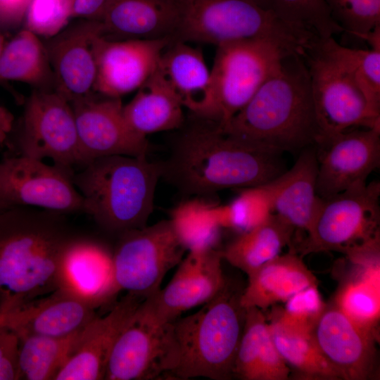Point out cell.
<instances>
[{"label":"cell","mask_w":380,"mask_h":380,"mask_svg":"<svg viewBox=\"0 0 380 380\" xmlns=\"http://www.w3.org/2000/svg\"><path fill=\"white\" fill-rule=\"evenodd\" d=\"M65 215L27 206L0 210V315L57 289L63 254L77 236Z\"/></svg>","instance_id":"obj_1"},{"label":"cell","mask_w":380,"mask_h":380,"mask_svg":"<svg viewBox=\"0 0 380 380\" xmlns=\"http://www.w3.org/2000/svg\"><path fill=\"white\" fill-rule=\"evenodd\" d=\"M281 155L229 135L209 122L178 138L167 162L160 164L161 176L189 194L244 189L264 184L285 171Z\"/></svg>","instance_id":"obj_2"},{"label":"cell","mask_w":380,"mask_h":380,"mask_svg":"<svg viewBox=\"0 0 380 380\" xmlns=\"http://www.w3.org/2000/svg\"><path fill=\"white\" fill-rule=\"evenodd\" d=\"M221 129L281 153L315 146L322 134L303 55H286L246 105Z\"/></svg>","instance_id":"obj_3"},{"label":"cell","mask_w":380,"mask_h":380,"mask_svg":"<svg viewBox=\"0 0 380 380\" xmlns=\"http://www.w3.org/2000/svg\"><path fill=\"white\" fill-rule=\"evenodd\" d=\"M160 163L146 156L97 158L72 176L84 213L103 230L120 234L146 226L153 208Z\"/></svg>","instance_id":"obj_4"},{"label":"cell","mask_w":380,"mask_h":380,"mask_svg":"<svg viewBox=\"0 0 380 380\" xmlns=\"http://www.w3.org/2000/svg\"><path fill=\"white\" fill-rule=\"evenodd\" d=\"M242 290L227 280L199 310L172 322L179 353L172 376L213 380L234 377L246 315L240 302Z\"/></svg>","instance_id":"obj_5"},{"label":"cell","mask_w":380,"mask_h":380,"mask_svg":"<svg viewBox=\"0 0 380 380\" xmlns=\"http://www.w3.org/2000/svg\"><path fill=\"white\" fill-rule=\"evenodd\" d=\"M173 41L220 44L268 38L302 53L311 38L286 24L255 0H172Z\"/></svg>","instance_id":"obj_6"},{"label":"cell","mask_w":380,"mask_h":380,"mask_svg":"<svg viewBox=\"0 0 380 380\" xmlns=\"http://www.w3.org/2000/svg\"><path fill=\"white\" fill-rule=\"evenodd\" d=\"M217 46L210 70L213 102L206 120L221 129L246 105L283 58L296 52L268 38L239 39Z\"/></svg>","instance_id":"obj_7"},{"label":"cell","mask_w":380,"mask_h":380,"mask_svg":"<svg viewBox=\"0 0 380 380\" xmlns=\"http://www.w3.org/2000/svg\"><path fill=\"white\" fill-rule=\"evenodd\" d=\"M380 183L369 184L321 198L300 255L325 251L348 253L379 238Z\"/></svg>","instance_id":"obj_8"},{"label":"cell","mask_w":380,"mask_h":380,"mask_svg":"<svg viewBox=\"0 0 380 380\" xmlns=\"http://www.w3.org/2000/svg\"><path fill=\"white\" fill-rule=\"evenodd\" d=\"M13 145L16 155L50 158L53 164L73 171L82 167L72 108L55 91L33 89Z\"/></svg>","instance_id":"obj_9"},{"label":"cell","mask_w":380,"mask_h":380,"mask_svg":"<svg viewBox=\"0 0 380 380\" xmlns=\"http://www.w3.org/2000/svg\"><path fill=\"white\" fill-rule=\"evenodd\" d=\"M114 251V274L118 288L144 298L160 289L165 274L186 252L169 220L125 232Z\"/></svg>","instance_id":"obj_10"},{"label":"cell","mask_w":380,"mask_h":380,"mask_svg":"<svg viewBox=\"0 0 380 380\" xmlns=\"http://www.w3.org/2000/svg\"><path fill=\"white\" fill-rule=\"evenodd\" d=\"M179 360L172 322L139 305L110 354L104 379L151 380L172 376Z\"/></svg>","instance_id":"obj_11"},{"label":"cell","mask_w":380,"mask_h":380,"mask_svg":"<svg viewBox=\"0 0 380 380\" xmlns=\"http://www.w3.org/2000/svg\"><path fill=\"white\" fill-rule=\"evenodd\" d=\"M75 171L23 155L0 160V210L33 207L62 214L84 213Z\"/></svg>","instance_id":"obj_12"},{"label":"cell","mask_w":380,"mask_h":380,"mask_svg":"<svg viewBox=\"0 0 380 380\" xmlns=\"http://www.w3.org/2000/svg\"><path fill=\"white\" fill-rule=\"evenodd\" d=\"M305 60L315 113L322 137L352 127L380 129V110L373 108L353 80L310 44Z\"/></svg>","instance_id":"obj_13"},{"label":"cell","mask_w":380,"mask_h":380,"mask_svg":"<svg viewBox=\"0 0 380 380\" xmlns=\"http://www.w3.org/2000/svg\"><path fill=\"white\" fill-rule=\"evenodd\" d=\"M315 147L317 193L329 197L367 183L380 164V129H348L323 137Z\"/></svg>","instance_id":"obj_14"},{"label":"cell","mask_w":380,"mask_h":380,"mask_svg":"<svg viewBox=\"0 0 380 380\" xmlns=\"http://www.w3.org/2000/svg\"><path fill=\"white\" fill-rule=\"evenodd\" d=\"M77 126L82 167L103 156H146L148 142L123 115L120 99L98 94L70 103Z\"/></svg>","instance_id":"obj_15"},{"label":"cell","mask_w":380,"mask_h":380,"mask_svg":"<svg viewBox=\"0 0 380 380\" xmlns=\"http://www.w3.org/2000/svg\"><path fill=\"white\" fill-rule=\"evenodd\" d=\"M312 335L324 357L343 380H367L376 375V329L355 321L336 303L326 305Z\"/></svg>","instance_id":"obj_16"},{"label":"cell","mask_w":380,"mask_h":380,"mask_svg":"<svg viewBox=\"0 0 380 380\" xmlns=\"http://www.w3.org/2000/svg\"><path fill=\"white\" fill-rule=\"evenodd\" d=\"M172 42V38L113 40L97 36L94 92L120 99L137 90L156 71L162 53Z\"/></svg>","instance_id":"obj_17"},{"label":"cell","mask_w":380,"mask_h":380,"mask_svg":"<svg viewBox=\"0 0 380 380\" xmlns=\"http://www.w3.org/2000/svg\"><path fill=\"white\" fill-rule=\"evenodd\" d=\"M221 251L187 255L168 284L141 302L151 315L164 322H173L181 315L214 298L226 283L222 268Z\"/></svg>","instance_id":"obj_18"},{"label":"cell","mask_w":380,"mask_h":380,"mask_svg":"<svg viewBox=\"0 0 380 380\" xmlns=\"http://www.w3.org/2000/svg\"><path fill=\"white\" fill-rule=\"evenodd\" d=\"M101 21L82 19L43 41L54 77V91L70 103L95 94L96 37Z\"/></svg>","instance_id":"obj_19"},{"label":"cell","mask_w":380,"mask_h":380,"mask_svg":"<svg viewBox=\"0 0 380 380\" xmlns=\"http://www.w3.org/2000/svg\"><path fill=\"white\" fill-rule=\"evenodd\" d=\"M57 289L94 310L113 302L120 290L115 278L113 251L98 241L76 236L63 254Z\"/></svg>","instance_id":"obj_20"},{"label":"cell","mask_w":380,"mask_h":380,"mask_svg":"<svg viewBox=\"0 0 380 380\" xmlns=\"http://www.w3.org/2000/svg\"><path fill=\"white\" fill-rule=\"evenodd\" d=\"M144 299L127 293L107 314L96 315L81 331L72 353L54 380L104 379L112 349Z\"/></svg>","instance_id":"obj_21"},{"label":"cell","mask_w":380,"mask_h":380,"mask_svg":"<svg viewBox=\"0 0 380 380\" xmlns=\"http://www.w3.org/2000/svg\"><path fill=\"white\" fill-rule=\"evenodd\" d=\"M95 310L57 289L0 315V324L18 338L63 337L80 331L96 316Z\"/></svg>","instance_id":"obj_22"},{"label":"cell","mask_w":380,"mask_h":380,"mask_svg":"<svg viewBox=\"0 0 380 380\" xmlns=\"http://www.w3.org/2000/svg\"><path fill=\"white\" fill-rule=\"evenodd\" d=\"M317 160L315 146L302 150L294 165L264 184L272 213L295 229H310L320 197L317 193Z\"/></svg>","instance_id":"obj_23"},{"label":"cell","mask_w":380,"mask_h":380,"mask_svg":"<svg viewBox=\"0 0 380 380\" xmlns=\"http://www.w3.org/2000/svg\"><path fill=\"white\" fill-rule=\"evenodd\" d=\"M157 71L184 108L208 118L213 102L210 70L199 49L173 41L162 53Z\"/></svg>","instance_id":"obj_24"},{"label":"cell","mask_w":380,"mask_h":380,"mask_svg":"<svg viewBox=\"0 0 380 380\" xmlns=\"http://www.w3.org/2000/svg\"><path fill=\"white\" fill-rule=\"evenodd\" d=\"M101 23L108 39H173L176 12L172 0H108Z\"/></svg>","instance_id":"obj_25"},{"label":"cell","mask_w":380,"mask_h":380,"mask_svg":"<svg viewBox=\"0 0 380 380\" xmlns=\"http://www.w3.org/2000/svg\"><path fill=\"white\" fill-rule=\"evenodd\" d=\"M240 302L245 308L262 311L286 303L295 294L312 286L318 280L296 252L280 254L248 275Z\"/></svg>","instance_id":"obj_26"},{"label":"cell","mask_w":380,"mask_h":380,"mask_svg":"<svg viewBox=\"0 0 380 380\" xmlns=\"http://www.w3.org/2000/svg\"><path fill=\"white\" fill-rule=\"evenodd\" d=\"M184 107L156 71L137 89L134 98L123 106L128 125L143 137L180 127Z\"/></svg>","instance_id":"obj_27"},{"label":"cell","mask_w":380,"mask_h":380,"mask_svg":"<svg viewBox=\"0 0 380 380\" xmlns=\"http://www.w3.org/2000/svg\"><path fill=\"white\" fill-rule=\"evenodd\" d=\"M265 315L274 343L290 368L302 379L341 380V374L328 362L317 346L312 331L282 319L272 309Z\"/></svg>","instance_id":"obj_28"},{"label":"cell","mask_w":380,"mask_h":380,"mask_svg":"<svg viewBox=\"0 0 380 380\" xmlns=\"http://www.w3.org/2000/svg\"><path fill=\"white\" fill-rule=\"evenodd\" d=\"M295 229L272 213L264 222L239 234L223 251L222 258L247 275L281 254Z\"/></svg>","instance_id":"obj_29"},{"label":"cell","mask_w":380,"mask_h":380,"mask_svg":"<svg viewBox=\"0 0 380 380\" xmlns=\"http://www.w3.org/2000/svg\"><path fill=\"white\" fill-rule=\"evenodd\" d=\"M14 80L34 89L54 91V77L43 41L23 29L6 42L0 54V82Z\"/></svg>","instance_id":"obj_30"},{"label":"cell","mask_w":380,"mask_h":380,"mask_svg":"<svg viewBox=\"0 0 380 380\" xmlns=\"http://www.w3.org/2000/svg\"><path fill=\"white\" fill-rule=\"evenodd\" d=\"M81 331L63 337L18 338V380H54L72 353Z\"/></svg>","instance_id":"obj_31"},{"label":"cell","mask_w":380,"mask_h":380,"mask_svg":"<svg viewBox=\"0 0 380 380\" xmlns=\"http://www.w3.org/2000/svg\"><path fill=\"white\" fill-rule=\"evenodd\" d=\"M169 221L187 253H204L217 249L222 227L217 205L196 198L186 201L172 210Z\"/></svg>","instance_id":"obj_32"},{"label":"cell","mask_w":380,"mask_h":380,"mask_svg":"<svg viewBox=\"0 0 380 380\" xmlns=\"http://www.w3.org/2000/svg\"><path fill=\"white\" fill-rule=\"evenodd\" d=\"M311 44L345 71L372 106L380 110V50L346 47L334 37L317 39Z\"/></svg>","instance_id":"obj_33"},{"label":"cell","mask_w":380,"mask_h":380,"mask_svg":"<svg viewBox=\"0 0 380 380\" xmlns=\"http://www.w3.org/2000/svg\"><path fill=\"white\" fill-rule=\"evenodd\" d=\"M276 350L264 311L246 308L243 333L237 350L234 377L257 380L260 369L272 357Z\"/></svg>","instance_id":"obj_34"},{"label":"cell","mask_w":380,"mask_h":380,"mask_svg":"<svg viewBox=\"0 0 380 380\" xmlns=\"http://www.w3.org/2000/svg\"><path fill=\"white\" fill-rule=\"evenodd\" d=\"M281 21L313 39L343 32L324 0H255Z\"/></svg>","instance_id":"obj_35"},{"label":"cell","mask_w":380,"mask_h":380,"mask_svg":"<svg viewBox=\"0 0 380 380\" xmlns=\"http://www.w3.org/2000/svg\"><path fill=\"white\" fill-rule=\"evenodd\" d=\"M336 304L355 321L376 329L379 319V263L366 265L338 291Z\"/></svg>","instance_id":"obj_36"},{"label":"cell","mask_w":380,"mask_h":380,"mask_svg":"<svg viewBox=\"0 0 380 380\" xmlns=\"http://www.w3.org/2000/svg\"><path fill=\"white\" fill-rule=\"evenodd\" d=\"M222 228L241 233L264 222L273 213L268 193L263 184L247 187L229 204L217 205Z\"/></svg>","instance_id":"obj_37"},{"label":"cell","mask_w":380,"mask_h":380,"mask_svg":"<svg viewBox=\"0 0 380 380\" xmlns=\"http://www.w3.org/2000/svg\"><path fill=\"white\" fill-rule=\"evenodd\" d=\"M343 32L364 40L380 26V0H324Z\"/></svg>","instance_id":"obj_38"},{"label":"cell","mask_w":380,"mask_h":380,"mask_svg":"<svg viewBox=\"0 0 380 380\" xmlns=\"http://www.w3.org/2000/svg\"><path fill=\"white\" fill-rule=\"evenodd\" d=\"M72 13V0H31L23 28L40 38L49 39L69 25Z\"/></svg>","instance_id":"obj_39"},{"label":"cell","mask_w":380,"mask_h":380,"mask_svg":"<svg viewBox=\"0 0 380 380\" xmlns=\"http://www.w3.org/2000/svg\"><path fill=\"white\" fill-rule=\"evenodd\" d=\"M325 306L317 286H312L293 296L284 308L278 305L271 308L284 321L312 331Z\"/></svg>","instance_id":"obj_40"},{"label":"cell","mask_w":380,"mask_h":380,"mask_svg":"<svg viewBox=\"0 0 380 380\" xmlns=\"http://www.w3.org/2000/svg\"><path fill=\"white\" fill-rule=\"evenodd\" d=\"M18 338L0 324V380H18Z\"/></svg>","instance_id":"obj_41"},{"label":"cell","mask_w":380,"mask_h":380,"mask_svg":"<svg viewBox=\"0 0 380 380\" xmlns=\"http://www.w3.org/2000/svg\"><path fill=\"white\" fill-rule=\"evenodd\" d=\"M31 0H0V29H12L23 23Z\"/></svg>","instance_id":"obj_42"},{"label":"cell","mask_w":380,"mask_h":380,"mask_svg":"<svg viewBox=\"0 0 380 380\" xmlns=\"http://www.w3.org/2000/svg\"><path fill=\"white\" fill-rule=\"evenodd\" d=\"M72 18L101 21L108 0H72Z\"/></svg>","instance_id":"obj_43"},{"label":"cell","mask_w":380,"mask_h":380,"mask_svg":"<svg viewBox=\"0 0 380 380\" xmlns=\"http://www.w3.org/2000/svg\"><path fill=\"white\" fill-rule=\"evenodd\" d=\"M14 117L6 108L0 106V146L8 139L13 132Z\"/></svg>","instance_id":"obj_44"},{"label":"cell","mask_w":380,"mask_h":380,"mask_svg":"<svg viewBox=\"0 0 380 380\" xmlns=\"http://www.w3.org/2000/svg\"><path fill=\"white\" fill-rule=\"evenodd\" d=\"M5 40H4V37L1 32V30H0V54H1V52L4 46V44H5Z\"/></svg>","instance_id":"obj_45"}]
</instances>
